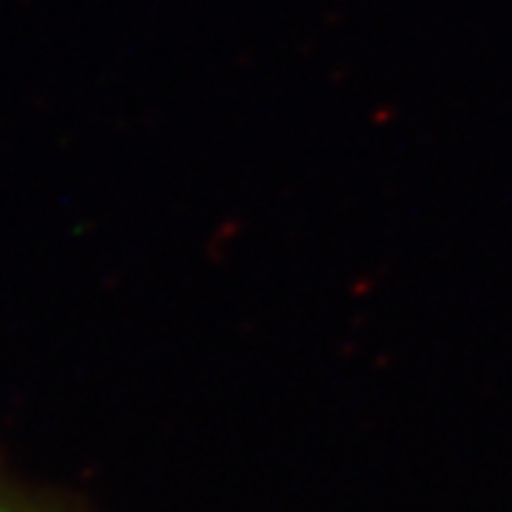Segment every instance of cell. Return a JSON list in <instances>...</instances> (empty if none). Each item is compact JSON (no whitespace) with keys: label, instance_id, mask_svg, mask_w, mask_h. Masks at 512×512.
<instances>
[{"label":"cell","instance_id":"1","mask_svg":"<svg viewBox=\"0 0 512 512\" xmlns=\"http://www.w3.org/2000/svg\"><path fill=\"white\" fill-rule=\"evenodd\" d=\"M0 512H74L63 501H52L46 493L3 473L0 467Z\"/></svg>","mask_w":512,"mask_h":512}]
</instances>
